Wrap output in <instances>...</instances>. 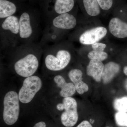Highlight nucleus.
<instances>
[{"label":"nucleus","instance_id":"1","mask_svg":"<svg viewBox=\"0 0 127 127\" xmlns=\"http://www.w3.org/2000/svg\"><path fill=\"white\" fill-rule=\"evenodd\" d=\"M43 52L40 43L20 44L9 52L18 57L13 65L14 70L22 77L32 76L39 67V55Z\"/></svg>","mask_w":127,"mask_h":127},{"label":"nucleus","instance_id":"2","mask_svg":"<svg viewBox=\"0 0 127 127\" xmlns=\"http://www.w3.org/2000/svg\"><path fill=\"white\" fill-rule=\"evenodd\" d=\"M76 27L75 20L71 14L64 13L56 16L46 22L40 43L44 47L59 42L64 32Z\"/></svg>","mask_w":127,"mask_h":127},{"label":"nucleus","instance_id":"3","mask_svg":"<svg viewBox=\"0 0 127 127\" xmlns=\"http://www.w3.org/2000/svg\"><path fill=\"white\" fill-rule=\"evenodd\" d=\"M45 52L44 63L48 70L58 71L65 68L70 63L71 54L65 44L57 42L44 47Z\"/></svg>","mask_w":127,"mask_h":127},{"label":"nucleus","instance_id":"4","mask_svg":"<svg viewBox=\"0 0 127 127\" xmlns=\"http://www.w3.org/2000/svg\"><path fill=\"white\" fill-rule=\"evenodd\" d=\"M18 17L15 15L0 21V48L8 52L20 44Z\"/></svg>","mask_w":127,"mask_h":127},{"label":"nucleus","instance_id":"5","mask_svg":"<svg viewBox=\"0 0 127 127\" xmlns=\"http://www.w3.org/2000/svg\"><path fill=\"white\" fill-rule=\"evenodd\" d=\"M18 19L21 44L35 42L40 32V19L26 11L21 13Z\"/></svg>","mask_w":127,"mask_h":127},{"label":"nucleus","instance_id":"6","mask_svg":"<svg viewBox=\"0 0 127 127\" xmlns=\"http://www.w3.org/2000/svg\"><path fill=\"white\" fill-rule=\"evenodd\" d=\"M19 100L18 94L14 91H10L5 95L3 118L7 125H13L18 120L20 112Z\"/></svg>","mask_w":127,"mask_h":127},{"label":"nucleus","instance_id":"7","mask_svg":"<svg viewBox=\"0 0 127 127\" xmlns=\"http://www.w3.org/2000/svg\"><path fill=\"white\" fill-rule=\"evenodd\" d=\"M41 87V81L37 76H32L27 77L18 93L19 100L23 103L30 102Z\"/></svg>","mask_w":127,"mask_h":127},{"label":"nucleus","instance_id":"8","mask_svg":"<svg viewBox=\"0 0 127 127\" xmlns=\"http://www.w3.org/2000/svg\"><path fill=\"white\" fill-rule=\"evenodd\" d=\"M63 103L65 111L61 116L62 124L66 127H73L78 119L77 102L73 98L68 97H64Z\"/></svg>","mask_w":127,"mask_h":127},{"label":"nucleus","instance_id":"9","mask_svg":"<svg viewBox=\"0 0 127 127\" xmlns=\"http://www.w3.org/2000/svg\"><path fill=\"white\" fill-rule=\"evenodd\" d=\"M107 29L103 27H97L87 30L80 35L79 42L84 45H92L101 40L107 35Z\"/></svg>","mask_w":127,"mask_h":127},{"label":"nucleus","instance_id":"10","mask_svg":"<svg viewBox=\"0 0 127 127\" xmlns=\"http://www.w3.org/2000/svg\"><path fill=\"white\" fill-rule=\"evenodd\" d=\"M108 28L111 34L119 39L127 37V22L118 17L112 18L109 22Z\"/></svg>","mask_w":127,"mask_h":127},{"label":"nucleus","instance_id":"11","mask_svg":"<svg viewBox=\"0 0 127 127\" xmlns=\"http://www.w3.org/2000/svg\"><path fill=\"white\" fill-rule=\"evenodd\" d=\"M68 76L79 94L82 95L88 91V86L83 81V73L81 70L77 68L72 69L68 72Z\"/></svg>","mask_w":127,"mask_h":127},{"label":"nucleus","instance_id":"12","mask_svg":"<svg viewBox=\"0 0 127 127\" xmlns=\"http://www.w3.org/2000/svg\"><path fill=\"white\" fill-rule=\"evenodd\" d=\"M75 5V0H55L51 16L49 20L60 14L70 12Z\"/></svg>","mask_w":127,"mask_h":127},{"label":"nucleus","instance_id":"13","mask_svg":"<svg viewBox=\"0 0 127 127\" xmlns=\"http://www.w3.org/2000/svg\"><path fill=\"white\" fill-rule=\"evenodd\" d=\"M54 80L57 86L61 89L60 94L63 97H71L76 92V91L74 84L72 83L66 82L65 79L61 75L56 76Z\"/></svg>","mask_w":127,"mask_h":127},{"label":"nucleus","instance_id":"14","mask_svg":"<svg viewBox=\"0 0 127 127\" xmlns=\"http://www.w3.org/2000/svg\"><path fill=\"white\" fill-rule=\"evenodd\" d=\"M104 65L101 61L91 60L87 67V73L97 82L101 80Z\"/></svg>","mask_w":127,"mask_h":127},{"label":"nucleus","instance_id":"15","mask_svg":"<svg viewBox=\"0 0 127 127\" xmlns=\"http://www.w3.org/2000/svg\"><path fill=\"white\" fill-rule=\"evenodd\" d=\"M120 66L113 62H109L104 65L101 79L104 84H108L120 71Z\"/></svg>","mask_w":127,"mask_h":127},{"label":"nucleus","instance_id":"16","mask_svg":"<svg viewBox=\"0 0 127 127\" xmlns=\"http://www.w3.org/2000/svg\"><path fill=\"white\" fill-rule=\"evenodd\" d=\"M17 11L15 3L9 0H0V21L14 15Z\"/></svg>","mask_w":127,"mask_h":127},{"label":"nucleus","instance_id":"17","mask_svg":"<svg viewBox=\"0 0 127 127\" xmlns=\"http://www.w3.org/2000/svg\"><path fill=\"white\" fill-rule=\"evenodd\" d=\"M83 7L87 14L91 16L98 15L101 8L97 0H82Z\"/></svg>","mask_w":127,"mask_h":127},{"label":"nucleus","instance_id":"18","mask_svg":"<svg viewBox=\"0 0 127 127\" xmlns=\"http://www.w3.org/2000/svg\"><path fill=\"white\" fill-rule=\"evenodd\" d=\"M113 106L118 112L127 113V97L116 99L114 102Z\"/></svg>","mask_w":127,"mask_h":127},{"label":"nucleus","instance_id":"19","mask_svg":"<svg viewBox=\"0 0 127 127\" xmlns=\"http://www.w3.org/2000/svg\"><path fill=\"white\" fill-rule=\"evenodd\" d=\"M88 58L91 60L102 61L108 57L107 53L104 51L92 50L88 55Z\"/></svg>","mask_w":127,"mask_h":127},{"label":"nucleus","instance_id":"20","mask_svg":"<svg viewBox=\"0 0 127 127\" xmlns=\"http://www.w3.org/2000/svg\"><path fill=\"white\" fill-rule=\"evenodd\" d=\"M115 119L119 126L127 127V113L118 112L115 114Z\"/></svg>","mask_w":127,"mask_h":127},{"label":"nucleus","instance_id":"21","mask_svg":"<svg viewBox=\"0 0 127 127\" xmlns=\"http://www.w3.org/2000/svg\"><path fill=\"white\" fill-rule=\"evenodd\" d=\"M102 10L108 11L113 7L114 0H97Z\"/></svg>","mask_w":127,"mask_h":127},{"label":"nucleus","instance_id":"22","mask_svg":"<svg viewBox=\"0 0 127 127\" xmlns=\"http://www.w3.org/2000/svg\"><path fill=\"white\" fill-rule=\"evenodd\" d=\"M92 47L93 50L104 51V49L106 47V45L104 43L97 42L92 45Z\"/></svg>","mask_w":127,"mask_h":127},{"label":"nucleus","instance_id":"23","mask_svg":"<svg viewBox=\"0 0 127 127\" xmlns=\"http://www.w3.org/2000/svg\"><path fill=\"white\" fill-rule=\"evenodd\" d=\"M76 127H93L91 124L87 120H84Z\"/></svg>","mask_w":127,"mask_h":127},{"label":"nucleus","instance_id":"24","mask_svg":"<svg viewBox=\"0 0 127 127\" xmlns=\"http://www.w3.org/2000/svg\"><path fill=\"white\" fill-rule=\"evenodd\" d=\"M33 127H46V124L44 122H39L36 124Z\"/></svg>","mask_w":127,"mask_h":127},{"label":"nucleus","instance_id":"25","mask_svg":"<svg viewBox=\"0 0 127 127\" xmlns=\"http://www.w3.org/2000/svg\"><path fill=\"white\" fill-rule=\"evenodd\" d=\"M57 108L59 111H63L64 109V105L63 103H59L57 105Z\"/></svg>","mask_w":127,"mask_h":127},{"label":"nucleus","instance_id":"26","mask_svg":"<svg viewBox=\"0 0 127 127\" xmlns=\"http://www.w3.org/2000/svg\"><path fill=\"white\" fill-rule=\"evenodd\" d=\"M123 72L126 76H127V66H125L124 67Z\"/></svg>","mask_w":127,"mask_h":127},{"label":"nucleus","instance_id":"27","mask_svg":"<svg viewBox=\"0 0 127 127\" xmlns=\"http://www.w3.org/2000/svg\"><path fill=\"white\" fill-rule=\"evenodd\" d=\"M90 122H91L92 123H93L94 122V120H91Z\"/></svg>","mask_w":127,"mask_h":127},{"label":"nucleus","instance_id":"28","mask_svg":"<svg viewBox=\"0 0 127 127\" xmlns=\"http://www.w3.org/2000/svg\"><path fill=\"white\" fill-rule=\"evenodd\" d=\"M125 86H126V88H127V82H126V83H125Z\"/></svg>","mask_w":127,"mask_h":127},{"label":"nucleus","instance_id":"29","mask_svg":"<svg viewBox=\"0 0 127 127\" xmlns=\"http://www.w3.org/2000/svg\"></svg>","mask_w":127,"mask_h":127}]
</instances>
